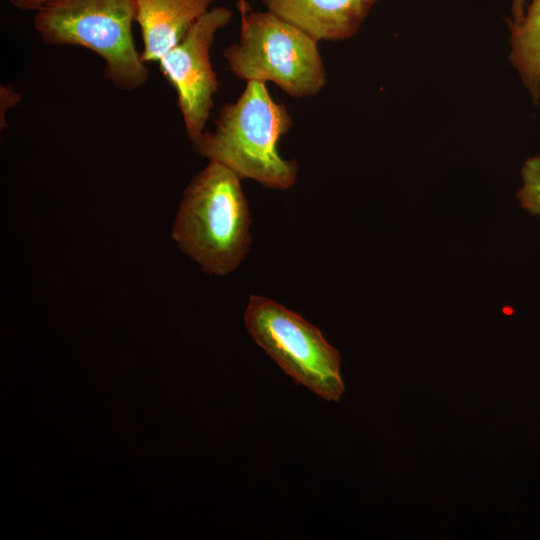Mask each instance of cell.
Here are the masks:
<instances>
[{
    "label": "cell",
    "mask_w": 540,
    "mask_h": 540,
    "mask_svg": "<svg viewBox=\"0 0 540 540\" xmlns=\"http://www.w3.org/2000/svg\"><path fill=\"white\" fill-rule=\"evenodd\" d=\"M292 124L286 106L272 98L266 83L248 81L236 101L221 107L214 131L204 132L193 144L199 155L240 179L285 190L295 184L298 165L279 154L278 142Z\"/></svg>",
    "instance_id": "obj_1"
},
{
    "label": "cell",
    "mask_w": 540,
    "mask_h": 540,
    "mask_svg": "<svg viewBox=\"0 0 540 540\" xmlns=\"http://www.w3.org/2000/svg\"><path fill=\"white\" fill-rule=\"evenodd\" d=\"M240 180L209 162L185 189L172 227L179 248L209 274L232 272L250 248V212Z\"/></svg>",
    "instance_id": "obj_2"
},
{
    "label": "cell",
    "mask_w": 540,
    "mask_h": 540,
    "mask_svg": "<svg viewBox=\"0 0 540 540\" xmlns=\"http://www.w3.org/2000/svg\"><path fill=\"white\" fill-rule=\"evenodd\" d=\"M133 22L134 0H49L33 18L45 44L96 53L104 61V77L123 91L139 89L150 76L135 46Z\"/></svg>",
    "instance_id": "obj_3"
},
{
    "label": "cell",
    "mask_w": 540,
    "mask_h": 540,
    "mask_svg": "<svg viewBox=\"0 0 540 540\" xmlns=\"http://www.w3.org/2000/svg\"><path fill=\"white\" fill-rule=\"evenodd\" d=\"M238 43L224 50L228 69L248 81L272 82L288 95H316L326 69L312 36L268 10L241 12Z\"/></svg>",
    "instance_id": "obj_4"
},
{
    "label": "cell",
    "mask_w": 540,
    "mask_h": 540,
    "mask_svg": "<svg viewBox=\"0 0 540 540\" xmlns=\"http://www.w3.org/2000/svg\"><path fill=\"white\" fill-rule=\"evenodd\" d=\"M244 321L252 339L295 383L323 400H340L345 390L340 355L317 327L262 296H250Z\"/></svg>",
    "instance_id": "obj_5"
},
{
    "label": "cell",
    "mask_w": 540,
    "mask_h": 540,
    "mask_svg": "<svg viewBox=\"0 0 540 540\" xmlns=\"http://www.w3.org/2000/svg\"><path fill=\"white\" fill-rule=\"evenodd\" d=\"M231 18V10L224 6L209 9L157 62L162 75L176 92L186 134L193 143L204 133L218 91L210 50L217 32Z\"/></svg>",
    "instance_id": "obj_6"
},
{
    "label": "cell",
    "mask_w": 540,
    "mask_h": 540,
    "mask_svg": "<svg viewBox=\"0 0 540 540\" xmlns=\"http://www.w3.org/2000/svg\"><path fill=\"white\" fill-rule=\"evenodd\" d=\"M377 0H262L267 10L317 41L352 37Z\"/></svg>",
    "instance_id": "obj_7"
},
{
    "label": "cell",
    "mask_w": 540,
    "mask_h": 540,
    "mask_svg": "<svg viewBox=\"0 0 540 540\" xmlns=\"http://www.w3.org/2000/svg\"><path fill=\"white\" fill-rule=\"evenodd\" d=\"M143 40L141 59L158 62L210 9L214 0H134Z\"/></svg>",
    "instance_id": "obj_8"
},
{
    "label": "cell",
    "mask_w": 540,
    "mask_h": 540,
    "mask_svg": "<svg viewBox=\"0 0 540 540\" xmlns=\"http://www.w3.org/2000/svg\"><path fill=\"white\" fill-rule=\"evenodd\" d=\"M510 59L534 103L540 100V0H532L519 23H510Z\"/></svg>",
    "instance_id": "obj_9"
},
{
    "label": "cell",
    "mask_w": 540,
    "mask_h": 540,
    "mask_svg": "<svg viewBox=\"0 0 540 540\" xmlns=\"http://www.w3.org/2000/svg\"><path fill=\"white\" fill-rule=\"evenodd\" d=\"M523 186L517 192L521 207L532 215H540V154L525 161L521 169Z\"/></svg>",
    "instance_id": "obj_10"
},
{
    "label": "cell",
    "mask_w": 540,
    "mask_h": 540,
    "mask_svg": "<svg viewBox=\"0 0 540 540\" xmlns=\"http://www.w3.org/2000/svg\"><path fill=\"white\" fill-rule=\"evenodd\" d=\"M21 101V95L10 85L0 86V128L3 130L7 126L6 114Z\"/></svg>",
    "instance_id": "obj_11"
},
{
    "label": "cell",
    "mask_w": 540,
    "mask_h": 540,
    "mask_svg": "<svg viewBox=\"0 0 540 540\" xmlns=\"http://www.w3.org/2000/svg\"><path fill=\"white\" fill-rule=\"evenodd\" d=\"M14 7L26 10L36 11L41 8L49 0H7Z\"/></svg>",
    "instance_id": "obj_12"
},
{
    "label": "cell",
    "mask_w": 540,
    "mask_h": 540,
    "mask_svg": "<svg viewBox=\"0 0 540 540\" xmlns=\"http://www.w3.org/2000/svg\"><path fill=\"white\" fill-rule=\"evenodd\" d=\"M525 14V0H512V16L511 23H519Z\"/></svg>",
    "instance_id": "obj_13"
},
{
    "label": "cell",
    "mask_w": 540,
    "mask_h": 540,
    "mask_svg": "<svg viewBox=\"0 0 540 540\" xmlns=\"http://www.w3.org/2000/svg\"><path fill=\"white\" fill-rule=\"evenodd\" d=\"M237 7L239 9V12H246L250 10L247 0H239L237 2Z\"/></svg>",
    "instance_id": "obj_14"
}]
</instances>
